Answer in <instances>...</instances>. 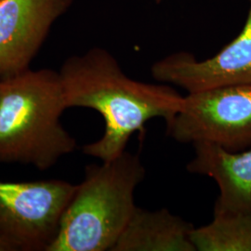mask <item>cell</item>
<instances>
[{
	"label": "cell",
	"mask_w": 251,
	"mask_h": 251,
	"mask_svg": "<svg viewBox=\"0 0 251 251\" xmlns=\"http://www.w3.org/2000/svg\"><path fill=\"white\" fill-rule=\"evenodd\" d=\"M59 73L67 108H90L103 117V135L82 149L101 161L125 152L132 135L142 134L152 118L169 122L184 98L171 85L129 77L114 55L100 47L69 57Z\"/></svg>",
	"instance_id": "obj_1"
},
{
	"label": "cell",
	"mask_w": 251,
	"mask_h": 251,
	"mask_svg": "<svg viewBox=\"0 0 251 251\" xmlns=\"http://www.w3.org/2000/svg\"><path fill=\"white\" fill-rule=\"evenodd\" d=\"M67 109L60 73L32 70L0 80V162L45 171L76 149L62 125Z\"/></svg>",
	"instance_id": "obj_2"
},
{
	"label": "cell",
	"mask_w": 251,
	"mask_h": 251,
	"mask_svg": "<svg viewBox=\"0 0 251 251\" xmlns=\"http://www.w3.org/2000/svg\"><path fill=\"white\" fill-rule=\"evenodd\" d=\"M86 167L47 251H112L137 206L135 190L146 174L138 154L125 152Z\"/></svg>",
	"instance_id": "obj_3"
},
{
	"label": "cell",
	"mask_w": 251,
	"mask_h": 251,
	"mask_svg": "<svg viewBox=\"0 0 251 251\" xmlns=\"http://www.w3.org/2000/svg\"><path fill=\"white\" fill-rule=\"evenodd\" d=\"M75 189L62 179L0 180V238L12 251H47Z\"/></svg>",
	"instance_id": "obj_4"
},
{
	"label": "cell",
	"mask_w": 251,
	"mask_h": 251,
	"mask_svg": "<svg viewBox=\"0 0 251 251\" xmlns=\"http://www.w3.org/2000/svg\"><path fill=\"white\" fill-rule=\"evenodd\" d=\"M167 135L177 143H212L230 151L251 147V85L188 93Z\"/></svg>",
	"instance_id": "obj_5"
},
{
	"label": "cell",
	"mask_w": 251,
	"mask_h": 251,
	"mask_svg": "<svg viewBox=\"0 0 251 251\" xmlns=\"http://www.w3.org/2000/svg\"><path fill=\"white\" fill-rule=\"evenodd\" d=\"M248 17L239 35L218 53L199 61L185 51L171 53L151 67L159 83L195 93L230 86L251 85V0Z\"/></svg>",
	"instance_id": "obj_6"
},
{
	"label": "cell",
	"mask_w": 251,
	"mask_h": 251,
	"mask_svg": "<svg viewBox=\"0 0 251 251\" xmlns=\"http://www.w3.org/2000/svg\"><path fill=\"white\" fill-rule=\"evenodd\" d=\"M73 0H0V80L30 68Z\"/></svg>",
	"instance_id": "obj_7"
},
{
	"label": "cell",
	"mask_w": 251,
	"mask_h": 251,
	"mask_svg": "<svg viewBox=\"0 0 251 251\" xmlns=\"http://www.w3.org/2000/svg\"><path fill=\"white\" fill-rule=\"evenodd\" d=\"M186 170L214 179L220 189L214 212H251V147L230 151L212 143L193 144Z\"/></svg>",
	"instance_id": "obj_8"
},
{
	"label": "cell",
	"mask_w": 251,
	"mask_h": 251,
	"mask_svg": "<svg viewBox=\"0 0 251 251\" xmlns=\"http://www.w3.org/2000/svg\"><path fill=\"white\" fill-rule=\"evenodd\" d=\"M194 228L167 208L137 206L112 251H196L191 241Z\"/></svg>",
	"instance_id": "obj_9"
},
{
	"label": "cell",
	"mask_w": 251,
	"mask_h": 251,
	"mask_svg": "<svg viewBox=\"0 0 251 251\" xmlns=\"http://www.w3.org/2000/svg\"><path fill=\"white\" fill-rule=\"evenodd\" d=\"M196 251H251V212H214L208 225L194 228Z\"/></svg>",
	"instance_id": "obj_10"
},
{
	"label": "cell",
	"mask_w": 251,
	"mask_h": 251,
	"mask_svg": "<svg viewBox=\"0 0 251 251\" xmlns=\"http://www.w3.org/2000/svg\"><path fill=\"white\" fill-rule=\"evenodd\" d=\"M0 251H12L11 248L5 241L0 238Z\"/></svg>",
	"instance_id": "obj_11"
},
{
	"label": "cell",
	"mask_w": 251,
	"mask_h": 251,
	"mask_svg": "<svg viewBox=\"0 0 251 251\" xmlns=\"http://www.w3.org/2000/svg\"><path fill=\"white\" fill-rule=\"evenodd\" d=\"M157 1H160V0H157Z\"/></svg>",
	"instance_id": "obj_12"
}]
</instances>
